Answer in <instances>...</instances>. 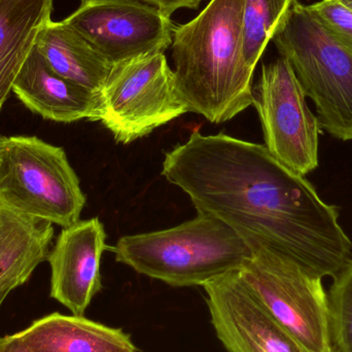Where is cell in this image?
Here are the masks:
<instances>
[{
	"label": "cell",
	"instance_id": "obj_18",
	"mask_svg": "<svg viewBox=\"0 0 352 352\" xmlns=\"http://www.w3.org/2000/svg\"><path fill=\"white\" fill-rule=\"evenodd\" d=\"M333 279L328 293L333 351L352 352V258Z\"/></svg>",
	"mask_w": 352,
	"mask_h": 352
},
{
	"label": "cell",
	"instance_id": "obj_19",
	"mask_svg": "<svg viewBox=\"0 0 352 352\" xmlns=\"http://www.w3.org/2000/svg\"><path fill=\"white\" fill-rule=\"evenodd\" d=\"M309 6L324 30L352 55V10L339 0H322Z\"/></svg>",
	"mask_w": 352,
	"mask_h": 352
},
{
	"label": "cell",
	"instance_id": "obj_17",
	"mask_svg": "<svg viewBox=\"0 0 352 352\" xmlns=\"http://www.w3.org/2000/svg\"><path fill=\"white\" fill-rule=\"evenodd\" d=\"M295 0H244L243 55L246 65L256 69L279 23Z\"/></svg>",
	"mask_w": 352,
	"mask_h": 352
},
{
	"label": "cell",
	"instance_id": "obj_22",
	"mask_svg": "<svg viewBox=\"0 0 352 352\" xmlns=\"http://www.w3.org/2000/svg\"><path fill=\"white\" fill-rule=\"evenodd\" d=\"M14 289L12 285H0V307H1L2 303H3L4 300L8 298V296L10 295V292L14 291Z\"/></svg>",
	"mask_w": 352,
	"mask_h": 352
},
{
	"label": "cell",
	"instance_id": "obj_8",
	"mask_svg": "<svg viewBox=\"0 0 352 352\" xmlns=\"http://www.w3.org/2000/svg\"><path fill=\"white\" fill-rule=\"evenodd\" d=\"M252 105L271 155L298 175L305 176L316 170L320 124L285 58L262 66L260 80L252 87Z\"/></svg>",
	"mask_w": 352,
	"mask_h": 352
},
{
	"label": "cell",
	"instance_id": "obj_1",
	"mask_svg": "<svg viewBox=\"0 0 352 352\" xmlns=\"http://www.w3.org/2000/svg\"><path fill=\"white\" fill-rule=\"evenodd\" d=\"M162 175L190 197L197 212L229 226L252 252L267 248L320 278H334L352 258L338 208L265 144L195 130L165 154Z\"/></svg>",
	"mask_w": 352,
	"mask_h": 352
},
{
	"label": "cell",
	"instance_id": "obj_3",
	"mask_svg": "<svg viewBox=\"0 0 352 352\" xmlns=\"http://www.w3.org/2000/svg\"><path fill=\"white\" fill-rule=\"evenodd\" d=\"M111 252L118 263L175 287H203L240 270L252 254L234 230L204 213L170 229L123 236Z\"/></svg>",
	"mask_w": 352,
	"mask_h": 352
},
{
	"label": "cell",
	"instance_id": "obj_2",
	"mask_svg": "<svg viewBox=\"0 0 352 352\" xmlns=\"http://www.w3.org/2000/svg\"><path fill=\"white\" fill-rule=\"evenodd\" d=\"M244 0H211L173 31L178 94L188 111L221 124L252 105L254 72L243 55Z\"/></svg>",
	"mask_w": 352,
	"mask_h": 352
},
{
	"label": "cell",
	"instance_id": "obj_20",
	"mask_svg": "<svg viewBox=\"0 0 352 352\" xmlns=\"http://www.w3.org/2000/svg\"><path fill=\"white\" fill-rule=\"evenodd\" d=\"M80 1H82V3H86V2L95 1V0H80ZM140 1L156 6V8L163 10L165 14L171 16L173 12L182 10V8L196 10L203 0H140Z\"/></svg>",
	"mask_w": 352,
	"mask_h": 352
},
{
	"label": "cell",
	"instance_id": "obj_12",
	"mask_svg": "<svg viewBox=\"0 0 352 352\" xmlns=\"http://www.w3.org/2000/svg\"><path fill=\"white\" fill-rule=\"evenodd\" d=\"M12 93L27 109L50 121H99L100 93L56 74L35 47L16 76Z\"/></svg>",
	"mask_w": 352,
	"mask_h": 352
},
{
	"label": "cell",
	"instance_id": "obj_10",
	"mask_svg": "<svg viewBox=\"0 0 352 352\" xmlns=\"http://www.w3.org/2000/svg\"><path fill=\"white\" fill-rule=\"evenodd\" d=\"M202 287L213 330L228 352H310L267 312L239 270Z\"/></svg>",
	"mask_w": 352,
	"mask_h": 352
},
{
	"label": "cell",
	"instance_id": "obj_11",
	"mask_svg": "<svg viewBox=\"0 0 352 352\" xmlns=\"http://www.w3.org/2000/svg\"><path fill=\"white\" fill-rule=\"evenodd\" d=\"M107 245L104 226L98 217L63 228L47 261L51 267L50 296L74 316L85 312L102 289L100 263Z\"/></svg>",
	"mask_w": 352,
	"mask_h": 352
},
{
	"label": "cell",
	"instance_id": "obj_15",
	"mask_svg": "<svg viewBox=\"0 0 352 352\" xmlns=\"http://www.w3.org/2000/svg\"><path fill=\"white\" fill-rule=\"evenodd\" d=\"M54 237L51 223L12 210L0 202V285L26 283L47 261Z\"/></svg>",
	"mask_w": 352,
	"mask_h": 352
},
{
	"label": "cell",
	"instance_id": "obj_5",
	"mask_svg": "<svg viewBox=\"0 0 352 352\" xmlns=\"http://www.w3.org/2000/svg\"><path fill=\"white\" fill-rule=\"evenodd\" d=\"M65 151L36 136H4L0 148V202L62 228L80 221L86 205Z\"/></svg>",
	"mask_w": 352,
	"mask_h": 352
},
{
	"label": "cell",
	"instance_id": "obj_24",
	"mask_svg": "<svg viewBox=\"0 0 352 352\" xmlns=\"http://www.w3.org/2000/svg\"><path fill=\"white\" fill-rule=\"evenodd\" d=\"M4 136L0 135V148H1L2 142H3Z\"/></svg>",
	"mask_w": 352,
	"mask_h": 352
},
{
	"label": "cell",
	"instance_id": "obj_6",
	"mask_svg": "<svg viewBox=\"0 0 352 352\" xmlns=\"http://www.w3.org/2000/svg\"><path fill=\"white\" fill-rule=\"evenodd\" d=\"M269 314L310 352H334L322 278L287 256L256 248L239 270Z\"/></svg>",
	"mask_w": 352,
	"mask_h": 352
},
{
	"label": "cell",
	"instance_id": "obj_13",
	"mask_svg": "<svg viewBox=\"0 0 352 352\" xmlns=\"http://www.w3.org/2000/svg\"><path fill=\"white\" fill-rule=\"evenodd\" d=\"M16 335L34 352H138L121 329L74 314H49Z\"/></svg>",
	"mask_w": 352,
	"mask_h": 352
},
{
	"label": "cell",
	"instance_id": "obj_23",
	"mask_svg": "<svg viewBox=\"0 0 352 352\" xmlns=\"http://www.w3.org/2000/svg\"><path fill=\"white\" fill-rule=\"evenodd\" d=\"M339 1L342 2L344 6H346L347 8H351L352 10V0H339Z\"/></svg>",
	"mask_w": 352,
	"mask_h": 352
},
{
	"label": "cell",
	"instance_id": "obj_7",
	"mask_svg": "<svg viewBox=\"0 0 352 352\" xmlns=\"http://www.w3.org/2000/svg\"><path fill=\"white\" fill-rule=\"evenodd\" d=\"M99 95V122L123 144L148 135L188 111L164 53L113 65Z\"/></svg>",
	"mask_w": 352,
	"mask_h": 352
},
{
	"label": "cell",
	"instance_id": "obj_9",
	"mask_svg": "<svg viewBox=\"0 0 352 352\" xmlns=\"http://www.w3.org/2000/svg\"><path fill=\"white\" fill-rule=\"evenodd\" d=\"M64 21L113 66L165 53L175 28L170 16L140 0L86 2Z\"/></svg>",
	"mask_w": 352,
	"mask_h": 352
},
{
	"label": "cell",
	"instance_id": "obj_14",
	"mask_svg": "<svg viewBox=\"0 0 352 352\" xmlns=\"http://www.w3.org/2000/svg\"><path fill=\"white\" fill-rule=\"evenodd\" d=\"M54 0H0V109L43 27Z\"/></svg>",
	"mask_w": 352,
	"mask_h": 352
},
{
	"label": "cell",
	"instance_id": "obj_4",
	"mask_svg": "<svg viewBox=\"0 0 352 352\" xmlns=\"http://www.w3.org/2000/svg\"><path fill=\"white\" fill-rule=\"evenodd\" d=\"M271 41L316 104L320 129L337 140H352L351 54L297 0Z\"/></svg>",
	"mask_w": 352,
	"mask_h": 352
},
{
	"label": "cell",
	"instance_id": "obj_16",
	"mask_svg": "<svg viewBox=\"0 0 352 352\" xmlns=\"http://www.w3.org/2000/svg\"><path fill=\"white\" fill-rule=\"evenodd\" d=\"M47 65L66 80L100 93L113 65L65 21H50L35 45Z\"/></svg>",
	"mask_w": 352,
	"mask_h": 352
},
{
	"label": "cell",
	"instance_id": "obj_21",
	"mask_svg": "<svg viewBox=\"0 0 352 352\" xmlns=\"http://www.w3.org/2000/svg\"><path fill=\"white\" fill-rule=\"evenodd\" d=\"M0 352H34L31 351L16 334L0 337Z\"/></svg>",
	"mask_w": 352,
	"mask_h": 352
}]
</instances>
